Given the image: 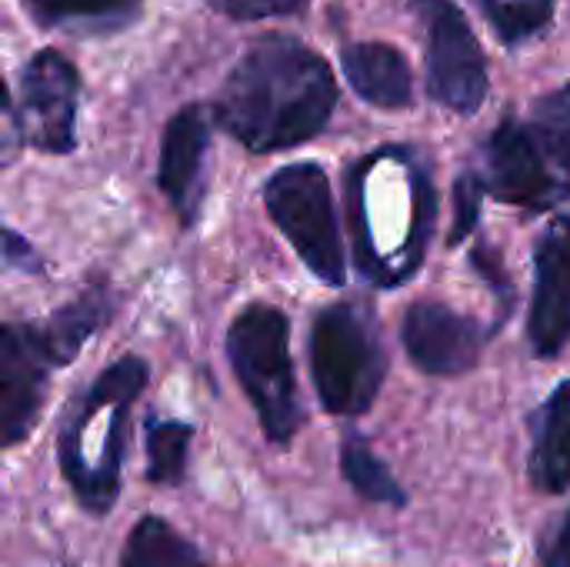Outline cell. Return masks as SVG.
Masks as SVG:
<instances>
[{
	"mask_svg": "<svg viewBox=\"0 0 570 567\" xmlns=\"http://www.w3.org/2000/svg\"><path fill=\"white\" fill-rule=\"evenodd\" d=\"M337 84L324 57L291 37L257 40L224 80L214 117L254 154L311 140L331 120Z\"/></svg>",
	"mask_w": 570,
	"mask_h": 567,
	"instance_id": "6da1fadb",
	"label": "cell"
},
{
	"mask_svg": "<svg viewBox=\"0 0 570 567\" xmlns=\"http://www.w3.org/2000/svg\"><path fill=\"white\" fill-rule=\"evenodd\" d=\"M147 384V364L140 358H120L110 364L67 411L57 444L60 471L77 505L104 518L120 495V465L127 438V411Z\"/></svg>",
	"mask_w": 570,
	"mask_h": 567,
	"instance_id": "7a4b0ae2",
	"label": "cell"
},
{
	"mask_svg": "<svg viewBox=\"0 0 570 567\" xmlns=\"http://www.w3.org/2000/svg\"><path fill=\"white\" fill-rule=\"evenodd\" d=\"M227 358L254 404L267 441L287 444L301 424V398L291 364V324L277 307L254 304L240 311L227 331Z\"/></svg>",
	"mask_w": 570,
	"mask_h": 567,
	"instance_id": "3957f363",
	"label": "cell"
},
{
	"mask_svg": "<svg viewBox=\"0 0 570 567\" xmlns=\"http://www.w3.org/2000/svg\"><path fill=\"white\" fill-rule=\"evenodd\" d=\"M311 371L331 414H364L384 381V351L367 314L351 304L327 307L311 331Z\"/></svg>",
	"mask_w": 570,
	"mask_h": 567,
	"instance_id": "277c9868",
	"label": "cell"
},
{
	"mask_svg": "<svg viewBox=\"0 0 570 567\" xmlns=\"http://www.w3.org/2000/svg\"><path fill=\"white\" fill-rule=\"evenodd\" d=\"M267 211L301 261L324 281L344 284V251L334 217L331 180L317 164H294L277 170L264 187Z\"/></svg>",
	"mask_w": 570,
	"mask_h": 567,
	"instance_id": "5b68a950",
	"label": "cell"
},
{
	"mask_svg": "<svg viewBox=\"0 0 570 567\" xmlns=\"http://www.w3.org/2000/svg\"><path fill=\"white\" fill-rule=\"evenodd\" d=\"M428 27V84L431 97L451 110L474 114L488 94L484 50L451 0H414Z\"/></svg>",
	"mask_w": 570,
	"mask_h": 567,
	"instance_id": "8992f818",
	"label": "cell"
},
{
	"mask_svg": "<svg viewBox=\"0 0 570 567\" xmlns=\"http://www.w3.org/2000/svg\"><path fill=\"white\" fill-rule=\"evenodd\" d=\"M77 97L80 77L73 63L57 50H40L23 67L20 84V137L47 154L73 150L77 134Z\"/></svg>",
	"mask_w": 570,
	"mask_h": 567,
	"instance_id": "52a82bcc",
	"label": "cell"
},
{
	"mask_svg": "<svg viewBox=\"0 0 570 567\" xmlns=\"http://www.w3.org/2000/svg\"><path fill=\"white\" fill-rule=\"evenodd\" d=\"M488 187L498 201L528 211H548L564 201L570 190V184L541 154L534 137L518 124L498 127L488 140Z\"/></svg>",
	"mask_w": 570,
	"mask_h": 567,
	"instance_id": "ba28073f",
	"label": "cell"
},
{
	"mask_svg": "<svg viewBox=\"0 0 570 567\" xmlns=\"http://www.w3.org/2000/svg\"><path fill=\"white\" fill-rule=\"evenodd\" d=\"M50 368L40 331L0 324V448L33 431Z\"/></svg>",
	"mask_w": 570,
	"mask_h": 567,
	"instance_id": "9c48e42d",
	"label": "cell"
},
{
	"mask_svg": "<svg viewBox=\"0 0 570 567\" xmlns=\"http://www.w3.org/2000/svg\"><path fill=\"white\" fill-rule=\"evenodd\" d=\"M481 328L438 301H421L404 317V348L428 374H464L481 358Z\"/></svg>",
	"mask_w": 570,
	"mask_h": 567,
	"instance_id": "30bf717a",
	"label": "cell"
},
{
	"mask_svg": "<svg viewBox=\"0 0 570 567\" xmlns=\"http://www.w3.org/2000/svg\"><path fill=\"white\" fill-rule=\"evenodd\" d=\"M528 334L538 358H558L570 341V221H554L538 244Z\"/></svg>",
	"mask_w": 570,
	"mask_h": 567,
	"instance_id": "8fae6325",
	"label": "cell"
},
{
	"mask_svg": "<svg viewBox=\"0 0 570 567\" xmlns=\"http://www.w3.org/2000/svg\"><path fill=\"white\" fill-rule=\"evenodd\" d=\"M207 144H210V124L200 107H184L170 117L164 130L157 184L184 221L194 217L200 201V170H204Z\"/></svg>",
	"mask_w": 570,
	"mask_h": 567,
	"instance_id": "7c38bea8",
	"label": "cell"
},
{
	"mask_svg": "<svg viewBox=\"0 0 570 567\" xmlns=\"http://www.w3.org/2000/svg\"><path fill=\"white\" fill-rule=\"evenodd\" d=\"M351 87L374 107L411 104V67L401 50L387 43H351L341 53Z\"/></svg>",
	"mask_w": 570,
	"mask_h": 567,
	"instance_id": "4fadbf2b",
	"label": "cell"
},
{
	"mask_svg": "<svg viewBox=\"0 0 570 567\" xmlns=\"http://www.w3.org/2000/svg\"><path fill=\"white\" fill-rule=\"evenodd\" d=\"M531 478L541 491L561 495L570 488V381H564L534 421Z\"/></svg>",
	"mask_w": 570,
	"mask_h": 567,
	"instance_id": "5bb4252c",
	"label": "cell"
},
{
	"mask_svg": "<svg viewBox=\"0 0 570 567\" xmlns=\"http://www.w3.org/2000/svg\"><path fill=\"white\" fill-rule=\"evenodd\" d=\"M120 567H214L200 558V551L180 538L164 518H140L120 551Z\"/></svg>",
	"mask_w": 570,
	"mask_h": 567,
	"instance_id": "9a60e30c",
	"label": "cell"
},
{
	"mask_svg": "<svg viewBox=\"0 0 570 567\" xmlns=\"http://www.w3.org/2000/svg\"><path fill=\"white\" fill-rule=\"evenodd\" d=\"M104 317H107V297L104 294H83L70 307H63L47 328H40V338L47 344L53 368L67 364L80 351V344L100 328Z\"/></svg>",
	"mask_w": 570,
	"mask_h": 567,
	"instance_id": "2e32d148",
	"label": "cell"
},
{
	"mask_svg": "<svg viewBox=\"0 0 570 567\" xmlns=\"http://www.w3.org/2000/svg\"><path fill=\"white\" fill-rule=\"evenodd\" d=\"M194 428L184 421H147V478L154 485H180L187 471Z\"/></svg>",
	"mask_w": 570,
	"mask_h": 567,
	"instance_id": "e0dca14e",
	"label": "cell"
},
{
	"mask_svg": "<svg viewBox=\"0 0 570 567\" xmlns=\"http://www.w3.org/2000/svg\"><path fill=\"white\" fill-rule=\"evenodd\" d=\"M541 154L554 164V170L570 174V84L541 97L531 114V130Z\"/></svg>",
	"mask_w": 570,
	"mask_h": 567,
	"instance_id": "ac0fdd59",
	"label": "cell"
},
{
	"mask_svg": "<svg viewBox=\"0 0 570 567\" xmlns=\"http://www.w3.org/2000/svg\"><path fill=\"white\" fill-rule=\"evenodd\" d=\"M341 471L351 481V488L377 505H404V491L391 478V471L374 458V451L361 438H347L341 448Z\"/></svg>",
	"mask_w": 570,
	"mask_h": 567,
	"instance_id": "d6986e66",
	"label": "cell"
},
{
	"mask_svg": "<svg viewBox=\"0 0 570 567\" xmlns=\"http://www.w3.org/2000/svg\"><path fill=\"white\" fill-rule=\"evenodd\" d=\"M488 17L501 30L508 43H518L531 33H538L554 10V0H484Z\"/></svg>",
	"mask_w": 570,
	"mask_h": 567,
	"instance_id": "ffe728a7",
	"label": "cell"
},
{
	"mask_svg": "<svg viewBox=\"0 0 570 567\" xmlns=\"http://www.w3.org/2000/svg\"><path fill=\"white\" fill-rule=\"evenodd\" d=\"M27 3L43 23L110 20L117 13H130L137 7V0H27Z\"/></svg>",
	"mask_w": 570,
	"mask_h": 567,
	"instance_id": "44dd1931",
	"label": "cell"
},
{
	"mask_svg": "<svg viewBox=\"0 0 570 567\" xmlns=\"http://www.w3.org/2000/svg\"><path fill=\"white\" fill-rule=\"evenodd\" d=\"M217 13H227L234 20H267L301 10L307 0H207Z\"/></svg>",
	"mask_w": 570,
	"mask_h": 567,
	"instance_id": "7402d4cb",
	"label": "cell"
},
{
	"mask_svg": "<svg viewBox=\"0 0 570 567\" xmlns=\"http://www.w3.org/2000/svg\"><path fill=\"white\" fill-rule=\"evenodd\" d=\"M454 197H458V217H454L451 244H458V241L474 227V217H478V207H481V180H478L474 174L461 177Z\"/></svg>",
	"mask_w": 570,
	"mask_h": 567,
	"instance_id": "603a6c76",
	"label": "cell"
},
{
	"mask_svg": "<svg viewBox=\"0 0 570 567\" xmlns=\"http://www.w3.org/2000/svg\"><path fill=\"white\" fill-rule=\"evenodd\" d=\"M0 267H20V271H37L40 267L33 247L23 237H17L13 231H7L3 224H0Z\"/></svg>",
	"mask_w": 570,
	"mask_h": 567,
	"instance_id": "cb8c5ba5",
	"label": "cell"
},
{
	"mask_svg": "<svg viewBox=\"0 0 570 567\" xmlns=\"http://www.w3.org/2000/svg\"><path fill=\"white\" fill-rule=\"evenodd\" d=\"M17 137H20V120H17V110H13L7 80L0 77V167H3V160L13 157ZM20 140H23V137H20Z\"/></svg>",
	"mask_w": 570,
	"mask_h": 567,
	"instance_id": "d4e9b609",
	"label": "cell"
},
{
	"mask_svg": "<svg viewBox=\"0 0 570 567\" xmlns=\"http://www.w3.org/2000/svg\"><path fill=\"white\" fill-rule=\"evenodd\" d=\"M541 567H570V511L568 518H564V525L558 528V535L551 538Z\"/></svg>",
	"mask_w": 570,
	"mask_h": 567,
	"instance_id": "484cf974",
	"label": "cell"
}]
</instances>
